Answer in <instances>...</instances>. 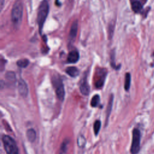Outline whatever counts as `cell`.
Returning a JSON list of instances; mask_svg holds the SVG:
<instances>
[{"instance_id": "6da1fadb", "label": "cell", "mask_w": 154, "mask_h": 154, "mask_svg": "<svg viewBox=\"0 0 154 154\" xmlns=\"http://www.w3.org/2000/svg\"><path fill=\"white\" fill-rule=\"evenodd\" d=\"M23 16V4L21 1H16L12 7L11 19L14 27L18 29L22 23Z\"/></svg>"}, {"instance_id": "7a4b0ae2", "label": "cell", "mask_w": 154, "mask_h": 154, "mask_svg": "<svg viewBox=\"0 0 154 154\" xmlns=\"http://www.w3.org/2000/svg\"><path fill=\"white\" fill-rule=\"evenodd\" d=\"M49 8L48 1L46 0L42 1L38 7L37 17V21L38 25V29L40 34L42 33L43 25L49 13Z\"/></svg>"}, {"instance_id": "3957f363", "label": "cell", "mask_w": 154, "mask_h": 154, "mask_svg": "<svg viewBox=\"0 0 154 154\" xmlns=\"http://www.w3.org/2000/svg\"><path fill=\"white\" fill-rule=\"evenodd\" d=\"M2 140L7 154H19L17 144L12 137L8 135H4Z\"/></svg>"}, {"instance_id": "277c9868", "label": "cell", "mask_w": 154, "mask_h": 154, "mask_svg": "<svg viewBox=\"0 0 154 154\" xmlns=\"http://www.w3.org/2000/svg\"><path fill=\"white\" fill-rule=\"evenodd\" d=\"M141 132L137 128H134L132 131V138L130 152L131 154H138L140 150Z\"/></svg>"}, {"instance_id": "5b68a950", "label": "cell", "mask_w": 154, "mask_h": 154, "mask_svg": "<svg viewBox=\"0 0 154 154\" xmlns=\"http://www.w3.org/2000/svg\"><path fill=\"white\" fill-rule=\"evenodd\" d=\"M52 81L57 97L60 100L63 101L65 96V91L61 78L58 75L54 76Z\"/></svg>"}, {"instance_id": "8992f818", "label": "cell", "mask_w": 154, "mask_h": 154, "mask_svg": "<svg viewBox=\"0 0 154 154\" xmlns=\"http://www.w3.org/2000/svg\"><path fill=\"white\" fill-rule=\"evenodd\" d=\"M106 76V69H100L96 71L94 75V85L97 88H100L103 87Z\"/></svg>"}, {"instance_id": "52a82bcc", "label": "cell", "mask_w": 154, "mask_h": 154, "mask_svg": "<svg viewBox=\"0 0 154 154\" xmlns=\"http://www.w3.org/2000/svg\"><path fill=\"white\" fill-rule=\"evenodd\" d=\"M18 91L22 97H25L27 96L28 93V86L25 81L21 78L18 80Z\"/></svg>"}, {"instance_id": "ba28073f", "label": "cell", "mask_w": 154, "mask_h": 154, "mask_svg": "<svg viewBox=\"0 0 154 154\" xmlns=\"http://www.w3.org/2000/svg\"><path fill=\"white\" fill-rule=\"evenodd\" d=\"M78 20H75L72 26H71V28L70 30V32H69V42H73L76 34H77V31H78Z\"/></svg>"}, {"instance_id": "9c48e42d", "label": "cell", "mask_w": 154, "mask_h": 154, "mask_svg": "<svg viewBox=\"0 0 154 154\" xmlns=\"http://www.w3.org/2000/svg\"><path fill=\"white\" fill-rule=\"evenodd\" d=\"M79 90L81 93L84 95L87 96L90 93V86L87 82L86 78H84L81 81L79 85Z\"/></svg>"}, {"instance_id": "30bf717a", "label": "cell", "mask_w": 154, "mask_h": 154, "mask_svg": "<svg viewBox=\"0 0 154 154\" xmlns=\"http://www.w3.org/2000/svg\"><path fill=\"white\" fill-rule=\"evenodd\" d=\"M79 58V54L77 51H72L67 55V61L69 63H75Z\"/></svg>"}, {"instance_id": "8fae6325", "label": "cell", "mask_w": 154, "mask_h": 154, "mask_svg": "<svg viewBox=\"0 0 154 154\" xmlns=\"http://www.w3.org/2000/svg\"><path fill=\"white\" fill-rule=\"evenodd\" d=\"M132 10L135 13H140L143 8V4L139 0H130Z\"/></svg>"}, {"instance_id": "7c38bea8", "label": "cell", "mask_w": 154, "mask_h": 154, "mask_svg": "<svg viewBox=\"0 0 154 154\" xmlns=\"http://www.w3.org/2000/svg\"><path fill=\"white\" fill-rule=\"evenodd\" d=\"M26 136L29 141H30L31 143L34 142L36 138L35 131L32 128H30V129H28L26 132Z\"/></svg>"}, {"instance_id": "4fadbf2b", "label": "cell", "mask_w": 154, "mask_h": 154, "mask_svg": "<svg viewBox=\"0 0 154 154\" xmlns=\"http://www.w3.org/2000/svg\"><path fill=\"white\" fill-rule=\"evenodd\" d=\"M66 72L70 76L72 77H76L77 76H78L79 73V70L75 67H69L67 68H66Z\"/></svg>"}, {"instance_id": "5bb4252c", "label": "cell", "mask_w": 154, "mask_h": 154, "mask_svg": "<svg viewBox=\"0 0 154 154\" xmlns=\"http://www.w3.org/2000/svg\"><path fill=\"white\" fill-rule=\"evenodd\" d=\"M113 95L111 94L110 97L109 98V100H108V106H107V108H106V122H108V118L109 116L111 114V109H112V103H113Z\"/></svg>"}, {"instance_id": "9a60e30c", "label": "cell", "mask_w": 154, "mask_h": 154, "mask_svg": "<svg viewBox=\"0 0 154 154\" xmlns=\"http://www.w3.org/2000/svg\"><path fill=\"white\" fill-rule=\"evenodd\" d=\"M87 140L85 138V137L82 135H80L77 138V144L79 147L83 148L85 147L86 144Z\"/></svg>"}, {"instance_id": "2e32d148", "label": "cell", "mask_w": 154, "mask_h": 154, "mask_svg": "<svg viewBox=\"0 0 154 154\" xmlns=\"http://www.w3.org/2000/svg\"><path fill=\"white\" fill-rule=\"evenodd\" d=\"M131 85V75L129 73H126L125 75V90L126 91H128Z\"/></svg>"}, {"instance_id": "e0dca14e", "label": "cell", "mask_w": 154, "mask_h": 154, "mask_svg": "<svg viewBox=\"0 0 154 154\" xmlns=\"http://www.w3.org/2000/svg\"><path fill=\"white\" fill-rule=\"evenodd\" d=\"M99 102H100V96L98 94H96L92 97L91 100L90 105L92 107H97L99 104Z\"/></svg>"}, {"instance_id": "ac0fdd59", "label": "cell", "mask_w": 154, "mask_h": 154, "mask_svg": "<svg viewBox=\"0 0 154 154\" xmlns=\"http://www.w3.org/2000/svg\"><path fill=\"white\" fill-rule=\"evenodd\" d=\"M29 60L28 59H20L17 61V65L21 68H25L29 64Z\"/></svg>"}, {"instance_id": "d6986e66", "label": "cell", "mask_w": 154, "mask_h": 154, "mask_svg": "<svg viewBox=\"0 0 154 154\" xmlns=\"http://www.w3.org/2000/svg\"><path fill=\"white\" fill-rule=\"evenodd\" d=\"M100 126H101L100 121L99 120H96L94 123V125H93V130H94V132L95 135H97V134H98V133L100 131Z\"/></svg>"}, {"instance_id": "ffe728a7", "label": "cell", "mask_w": 154, "mask_h": 154, "mask_svg": "<svg viewBox=\"0 0 154 154\" xmlns=\"http://www.w3.org/2000/svg\"><path fill=\"white\" fill-rule=\"evenodd\" d=\"M5 78L12 82H14L16 79V75L15 73L13 72H8L5 74Z\"/></svg>"}, {"instance_id": "44dd1931", "label": "cell", "mask_w": 154, "mask_h": 154, "mask_svg": "<svg viewBox=\"0 0 154 154\" xmlns=\"http://www.w3.org/2000/svg\"><path fill=\"white\" fill-rule=\"evenodd\" d=\"M109 29H108V37L109 38H111L112 34H113V31H114V25L112 23V22L110 23L109 26Z\"/></svg>"}, {"instance_id": "7402d4cb", "label": "cell", "mask_w": 154, "mask_h": 154, "mask_svg": "<svg viewBox=\"0 0 154 154\" xmlns=\"http://www.w3.org/2000/svg\"><path fill=\"white\" fill-rule=\"evenodd\" d=\"M0 2H1V5H0V7H1V9L2 10V8H3V5H4V0H1V1H0Z\"/></svg>"}]
</instances>
